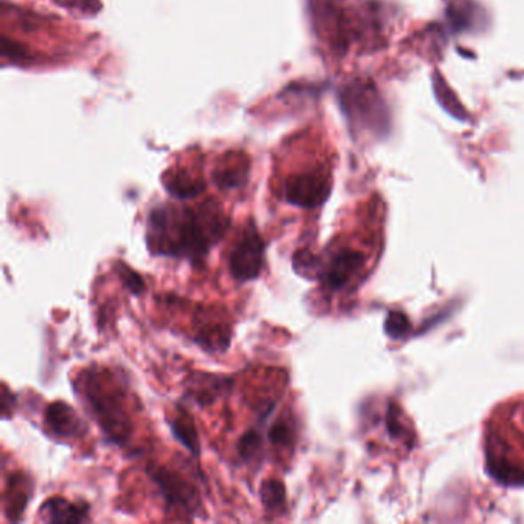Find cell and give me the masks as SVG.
Masks as SVG:
<instances>
[{
	"label": "cell",
	"instance_id": "9c48e42d",
	"mask_svg": "<svg viewBox=\"0 0 524 524\" xmlns=\"http://www.w3.org/2000/svg\"><path fill=\"white\" fill-rule=\"evenodd\" d=\"M45 426L52 437L75 439L85 433V425L77 416L75 408L65 401H52L46 406Z\"/></svg>",
	"mask_w": 524,
	"mask_h": 524
},
{
	"label": "cell",
	"instance_id": "2e32d148",
	"mask_svg": "<svg viewBox=\"0 0 524 524\" xmlns=\"http://www.w3.org/2000/svg\"><path fill=\"white\" fill-rule=\"evenodd\" d=\"M248 177V168L243 162H237L235 165L220 166L214 174L218 188L234 189L245 185Z\"/></svg>",
	"mask_w": 524,
	"mask_h": 524
},
{
	"label": "cell",
	"instance_id": "5b68a950",
	"mask_svg": "<svg viewBox=\"0 0 524 524\" xmlns=\"http://www.w3.org/2000/svg\"><path fill=\"white\" fill-rule=\"evenodd\" d=\"M266 245L256 226L243 229L229 254V273L237 282H252L258 279L265 269Z\"/></svg>",
	"mask_w": 524,
	"mask_h": 524
},
{
	"label": "cell",
	"instance_id": "ffe728a7",
	"mask_svg": "<svg viewBox=\"0 0 524 524\" xmlns=\"http://www.w3.org/2000/svg\"><path fill=\"white\" fill-rule=\"evenodd\" d=\"M433 86H435V94H437L440 103L449 111L450 115H456L458 119H462L463 108L460 107V103L457 102L454 94H452L449 88L445 85V82L441 80V77H435V79H433Z\"/></svg>",
	"mask_w": 524,
	"mask_h": 524
},
{
	"label": "cell",
	"instance_id": "3957f363",
	"mask_svg": "<svg viewBox=\"0 0 524 524\" xmlns=\"http://www.w3.org/2000/svg\"><path fill=\"white\" fill-rule=\"evenodd\" d=\"M79 393L103 433L115 445H125L132 435L131 418L126 410L125 393L111 378L108 370L102 368L85 370L80 376Z\"/></svg>",
	"mask_w": 524,
	"mask_h": 524
},
{
	"label": "cell",
	"instance_id": "4fadbf2b",
	"mask_svg": "<svg viewBox=\"0 0 524 524\" xmlns=\"http://www.w3.org/2000/svg\"><path fill=\"white\" fill-rule=\"evenodd\" d=\"M260 502L266 512L271 515H283L288 512V502H286V488L280 480L268 479L260 486Z\"/></svg>",
	"mask_w": 524,
	"mask_h": 524
},
{
	"label": "cell",
	"instance_id": "5bb4252c",
	"mask_svg": "<svg viewBox=\"0 0 524 524\" xmlns=\"http://www.w3.org/2000/svg\"><path fill=\"white\" fill-rule=\"evenodd\" d=\"M195 343L210 353L226 351L231 345V329L222 325L203 326L195 336Z\"/></svg>",
	"mask_w": 524,
	"mask_h": 524
},
{
	"label": "cell",
	"instance_id": "d6986e66",
	"mask_svg": "<svg viewBox=\"0 0 524 524\" xmlns=\"http://www.w3.org/2000/svg\"><path fill=\"white\" fill-rule=\"evenodd\" d=\"M115 271H117V275H119L122 285L125 286L126 290L131 292V294H134V296H140L147 290V285L143 282L142 275L136 273V271H132L125 263H117Z\"/></svg>",
	"mask_w": 524,
	"mask_h": 524
},
{
	"label": "cell",
	"instance_id": "7a4b0ae2",
	"mask_svg": "<svg viewBox=\"0 0 524 524\" xmlns=\"http://www.w3.org/2000/svg\"><path fill=\"white\" fill-rule=\"evenodd\" d=\"M488 469L504 485H524V399L496 406L485 427Z\"/></svg>",
	"mask_w": 524,
	"mask_h": 524
},
{
	"label": "cell",
	"instance_id": "52a82bcc",
	"mask_svg": "<svg viewBox=\"0 0 524 524\" xmlns=\"http://www.w3.org/2000/svg\"><path fill=\"white\" fill-rule=\"evenodd\" d=\"M329 193V177L322 172L296 174L286 180L283 188L286 202L305 210H313L325 203Z\"/></svg>",
	"mask_w": 524,
	"mask_h": 524
},
{
	"label": "cell",
	"instance_id": "ba28073f",
	"mask_svg": "<svg viewBox=\"0 0 524 524\" xmlns=\"http://www.w3.org/2000/svg\"><path fill=\"white\" fill-rule=\"evenodd\" d=\"M343 111L351 120L361 122L368 126L385 123V111L374 88H366L361 83L348 86L342 96Z\"/></svg>",
	"mask_w": 524,
	"mask_h": 524
},
{
	"label": "cell",
	"instance_id": "8fae6325",
	"mask_svg": "<svg viewBox=\"0 0 524 524\" xmlns=\"http://www.w3.org/2000/svg\"><path fill=\"white\" fill-rule=\"evenodd\" d=\"M90 507L85 503L69 502L52 496L40 507V517L46 523H83L88 520Z\"/></svg>",
	"mask_w": 524,
	"mask_h": 524
},
{
	"label": "cell",
	"instance_id": "277c9868",
	"mask_svg": "<svg viewBox=\"0 0 524 524\" xmlns=\"http://www.w3.org/2000/svg\"><path fill=\"white\" fill-rule=\"evenodd\" d=\"M370 257L372 254L368 256L353 246H338L328 254L323 262L317 257L314 275L326 291H343L359 277L365 275Z\"/></svg>",
	"mask_w": 524,
	"mask_h": 524
},
{
	"label": "cell",
	"instance_id": "8992f818",
	"mask_svg": "<svg viewBox=\"0 0 524 524\" xmlns=\"http://www.w3.org/2000/svg\"><path fill=\"white\" fill-rule=\"evenodd\" d=\"M149 475L155 485L159 486L160 496H163L170 506L180 507L187 513L197 515V511L202 509V503L197 490L188 485L187 480L163 466L151 467Z\"/></svg>",
	"mask_w": 524,
	"mask_h": 524
},
{
	"label": "cell",
	"instance_id": "30bf717a",
	"mask_svg": "<svg viewBox=\"0 0 524 524\" xmlns=\"http://www.w3.org/2000/svg\"><path fill=\"white\" fill-rule=\"evenodd\" d=\"M231 386L233 378L229 377L197 372L189 378L188 395L197 405L206 406L229 393Z\"/></svg>",
	"mask_w": 524,
	"mask_h": 524
},
{
	"label": "cell",
	"instance_id": "e0dca14e",
	"mask_svg": "<svg viewBox=\"0 0 524 524\" xmlns=\"http://www.w3.org/2000/svg\"><path fill=\"white\" fill-rule=\"evenodd\" d=\"M263 452V437L260 431L250 429L237 441V454L245 463L260 460Z\"/></svg>",
	"mask_w": 524,
	"mask_h": 524
},
{
	"label": "cell",
	"instance_id": "6da1fadb",
	"mask_svg": "<svg viewBox=\"0 0 524 524\" xmlns=\"http://www.w3.org/2000/svg\"><path fill=\"white\" fill-rule=\"evenodd\" d=\"M229 220L222 211L202 206L199 210H174L157 206L148 216L149 251L155 256L199 260L223 239Z\"/></svg>",
	"mask_w": 524,
	"mask_h": 524
},
{
	"label": "cell",
	"instance_id": "9a60e30c",
	"mask_svg": "<svg viewBox=\"0 0 524 524\" xmlns=\"http://www.w3.org/2000/svg\"><path fill=\"white\" fill-rule=\"evenodd\" d=\"M171 433H174L177 441H180L193 456L199 457V433L195 431V423L191 422L188 417L174 418L171 422Z\"/></svg>",
	"mask_w": 524,
	"mask_h": 524
},
{
	"label": "cell",
	"instance_id": "ac0fdd59",
	"mask_svg": "<svg viewBox=\"0 0 524 524\" xmlns=\"http://www.w3.org/2000/svg\"><path fill=\"white\" fill-rule=\"evenodd\" d=\"M268 440L275 448H290L294 445V440H296L294 427L282 418L269 427Z\"/></svg>",
	"mask_w": 524,
	"mask_h": 524
},
{
	"label": "cell",
	"instance_id": "7c38bea8",
	"mask_svg": "<svg viewBox=\"0 0 524 524\" xmlns=\"http://www.w3.org/2000/svg\"><path fill=\"white\" fill-rule=\"evenodd\" d=\"M165 188L177 200L195 199L205 191V183L188 172H174L163 179Z\"/></svg>",
	"mask_w": 524,
	"mask_h": 524
}]
</instances>
